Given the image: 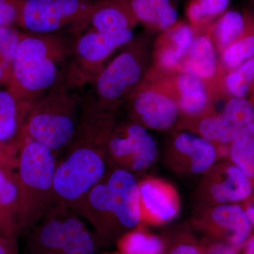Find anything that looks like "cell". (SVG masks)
<instances>
[{
    "instance_id": "1",
    "label": "cell",
    "mask_w": 254,
    "mask_h": 254,
    "mask_svg": "<svg viewBox=\"0 0 254 254\" xmlns=\"http://www.w3.org/2000/svg\"><path fill=\"white\" fill-rule=\"evenodd\" d=\"M114 111L88 95L83 100L77 130L57 166L55 203L73 208L104 177Z\"/></svg>"
},
{
    "instance_id": "2",
    "label": "cell",
    "mask_w": 254,
    "mask_h": 254,
    "mask_svg": "<svg viewBox=\"0 0 254 254\" xmlns=\"http://www.w3.org/2000/svg\"><path fill=\"white\" fill-rule=\"evenodd\" d=\"M72 48L56 33H23L6 90L25 113L34 100L64 80Z\"/></svg>"
},
{
    "instance_id": "3",
    "label": "cell",
    "mask_w": 254,
    "mask_h": 254,
    "mask_svg": "<svg viewBox=\"0 0 254 254\" xmlns=\"http://www.w3.org/2000/svg\"><path fill=\"white\" fill-rule=\"evenodd\" d=\"M73 209L93 227L97 244L104 242L116 229L130 230L141 221L139 186L130 172H106Z\"/></svg>"
},
{
    "instance_id": "4",
    "label": "cell",
    "mask_w": 254,
    "mask_h": 254,
    "mask_svg": "<svg viewBox=\"0 0 254 254\" xmlns=\"http://www.w3.org/2000/svg\"><path fill=\"white\" fill-rule=\"evenodd\" d=\"M16 171L18 190V232H29L55 203L58 162L48 147L20 133Z\"/></svg>"
},
{
    "instance_id": "5",
    "label": "cell",
    "mask_w": 254,
    "mask_h": 254,
    "mask_svg": "<svg viewBox=\"0 0 254 254\" xmlns=\"http://www.w3.org/2000/svg\"><path fill=\"white\" fill-rule=\"evenodd\" d=\"M82 103L79 95L63 80L31 103L20 133L56 155L63 151L76 133Z\"/></svg>"
},
{
    "instance_id": "6",
    "label": "cell",
    "mask_w": 254,
    "mask_h": 254,
    "mask_svg": "<svg viewBox=\"0 0 254 254\" xmlns=\"http://www.w3.org/2000/svg\"><path fill=\"white\" fill-rule=\"evenodd\" d=\"M150 45L146 34L134 36L92 82L88 96L98 104L115 110L131 99L149 70L152 59Z\"/></svg>"
},
{
    "instance_id": "7",
    "label": "cell",
    "mask_w": 254,
    "mask_h": 254,
    "mask_svg": "<svg viewBox=\"0 0 254 254\" xmlns=\"http://www.w3.org/2000/svg\"><path fill=\"white\" fill-rule=\"evenodd\" d=\"M81 216L54 203L29 231L24 254H95L97 241Z\"/></svg>"
},
{
    "instance_id": "8",
    "label": "cell",
    "mask_w": 254,
    "mask_h": 254,
    "mask_svg": "<svg viewBox=\"0 0 254 254\" xmlns=\"http://www.w3.org/2000/svg\"><path fill=\"white\" fill-rule=\"evenodd\" d=\"M134 38L133 31L102 33L89 28L78 36L73 46L64 81L73 90L91 84L105 67L114 51Z\"/></svg>"
},
{
    "instance_id": "9",
    "label": "cell",
    "mask_w": 254,
    "mask_h": 254,
    "mask_svg": "<svg viewBox=\"0 0 254 254\" xmlns=\"http://www.w3.org/2000/svg\"><path fill=\"white\" fill-rule=\"evenodd\" d=\"M157 153L155 140L143 125L132 123L114 128L108 143V158L116 163L140 171L154 162Z\"/></svg>"
},
{
    "instance_id": "10",
    "label": "cell",
    "mask_w": 254,
    "mask_h": 254,
    "mask_svg": "<svg viewBox=\"0 0 254 254\" xmlns=\"http://www.w3.org/2000/svg\"><path fill=\"white\" fill-rule=\"evenodd\" d=\"M140 125L152 129L165 130L173 127L178 118L175 100L154 83L144 80L129 100Z\"/></svg>"
},
{
    "instance_id": "11",
    "label": "cell",
    "mask_w": 254,
    "mask_h": 254,
    "mask_svg": "<svg viewBox=\"0 0 254 254\" xmlns=\"http://www.w3.org/2000/svg\"><path fill=\"white\" fill-rule=\"evenodd\" d=\"M254 122V105L245 98H232L220 115L200 121V136L210 142L230 143L243 128Z\"/></svg>"
},
{
    "instance_id": "12",
    "label": "cell",
    "mask_w": 254,
    "mask_h": 254,
    "mask_svg": "<svg viewBox=\"0 0 254 254\" xmlns=\"http://www.w3.org/2000/svg\"><path fill=\"white\" fill-rule=\"evenodd\" d=\"M195 37L194 28L190 23L177 21L163 31L152 48L150 68H158L164 72L177 71Z\"/></svg>"
},
{
    "instance_id": "13",
    "label": "cell",
    "mask_w": 254,
    "mask_h": 254,
    "mask_svg": "<svg viewBox=\"0 0 254 254\" xmlns=\"http://www.w3.org/2000/svg\"><path fill=\"white\" fill-rule=\"evenodd\" d=\"M177 71L175 76L170 78V88H159L175 100L179 109L184 113L194 115L202 113L209 104V95L205 81L190 73Z\"/></svg>"
},
{
    "instance_id": "14",
    "label": "cell",
    "mask_w": 254,
    "mask_h": 254,
    "mask_svg": "<svg viewBox=\"0 0 254 254\" xmlns=\"http://www.w3.org/2000/svg\"><path fill=\"white\" fill-rule=\"evenodd\" d=\"M67 27L60 0H25L22 28L30 33H55Z\"/></svg>"
},
{
    "instance_id": "15",
    "label": "cell",
    "mask_w": 254,
    "mask_h": 254,
    "mask_svg": "<svg viewBox=\"0 0 254 254\" xmlns=\"http://www.w3.org/2000/svg\"><path fill=\"white\" fill-rule=\"evenodd\" d=\"M137 24L126 0H98L88 23L102 33L133 31Z\"/></svg>"
},
{
    "instance_id": "16",
    "label": "cell",
    "mask_w": 254,
    "mask_h": 254,
    "mask_svg": "<svg viewBox=\"0 0 254 254\" xmlns=\"http://www.w3.org/2000/svg\"><path fill=\"white\" fill-rule=\"evenodd\" d=\"M137 22L152 31H161L178 21L174 0H126Z\"/></svg>"
},
{
    "instance_id": "17",
    "label": "cell",
    "mask_w": 254,
    "mask_h": 254,
    "mask_svg": "<svg viewBox=\"0 0 254 254\" xmlns=\"http://www.w3.org/2000/svg\"><path fill=\"white\" fill-rule=\"evenodd\" d=\"M218 69L217 50L210 34L195 36L177 71L194 75L203 81L215 77Z\"/></svg>"
},
{
    "instance_id": "18",
    "label": "cell",
    "mask_w": 254,
    "mask_h": 254,
    "mask_svg": "<svg viewBox=\"0 0 254 254\" xmlns=\"http://www.w3.org/2000/svg\"><path fill=\"white\" fill-rule=\"evenodd\" d=\"M18 212L16 173L0 169V236L16 240Z\"/></svg>"
},
{
    "instance_id": "19",
    "label": "cell",
    "mask_w": 254,
    "mask_h": 254,
    "mask_svg": "<svg viewBox=\"0 0 254 254\" xmlns=\"http://www.w3.org/2000/svg\"><path fill=\"white\" fill-rule=\"evenodd\" d=\"M175 146L180 153L190 157V169L193 173H204L216 158V151L211 142L193 133L179 135L175 139Z\"/></svg>"
},
{
    "instance_id": "20",
    "label": "cell",
    "mask_w": 254,
    "mask_h": 254,
    "mask_svg": "<svg viewBox=\"0 0 254 254\" xmlns=\"http://www.w3.org/2000/svg\"><path fill=\"white\" fill-rule=\"evenodd\" d=\"M247 25V13L227 10L217 18L210 28V36L216 50L222 53L245 33Z\"/></svg>"
},
{
    "instance_id": "21",
    "label": "cell",
    "mask_w": 254,
    "mask_h": 254,
    "mask_svg": "<svg viewBox=\"0 0 254 254\" xmlns=\"http://www.w3.org/2000/svg\"><path fill=\"white\" fill-rule=\"evenodd\" d=\"M212 218L218 225L232 232L233 245H242L250 236L252 223L247 213L238 205H219L212 213Z\"/></svg>"
},
{
    "instance_id": "22",
    "label": "cell",
    "mask_w": 254,
    "mask_h": 254,
    "mask_svg": "<svg viewBox=\"0 0 254 254\" xmlns=\"http://www.w3.org/2000/svg\"><path fill=\"white\" fill-rule=\"evenodd\" d=\"M249 177L238 167H230L227 170L226 179L212 187L213 198L220 203L245 199L252 190Z\"/></svg>"
},
{
    "instance_id": "23",
    "label": "cell",
    "mask_w": 254,
    "mask_h": 254,
    "mask_svg": "<svg viewBox=\"0 0 254 254\" xmlns=\"http://www.w3.org/2000/svg\"><path fill=\"white\" fill-rule=\"evenodd\" d=\"M26 114L9 91H0V140L19 138Z\"/></svg>"
},
{
    "instance_id": "24",
    "label": "cell",
    "mask_w": 254,
    "mask_h": 254,
    "mask_svg": "<svg viewBox=\"0 0 254 254\" xmlns=\"http://www.w3.org/2000/svg\"><path fill=\"white\" fill-rule=\"evenodd\" d=\"M139 186L140 206L155 218L166 221L175 216L176 209L168 195L156 184L144 182Z\"/></svg>"
},
{
    "instance_id": "25",
    "label": "cell",
    "mask_w": 254,
    "mask_h": 254,
    "mask_svg": "<svg viewBox=\"0 0 254 254\" xmlns=\"http://www.w3.org/2000/svg\"><path fill=\"white\" fill-rule=\"evenodd\" d=\"M247 15L245 33L221 53L222 64L230 71L254 58V17L250 13Z\"/></svg>"
},
{
    "instance_id": "26",
    "label": "cell",
    "mask_w": 254,
    "mask_h": 254,
    "mask_svg": "<svg viewBox=\"0 0 254 254\" xmlns=\"http://www.w3.org/2000/svg\"><path fill=\"white\" fill-rule=\"evenodd\" d=\"M234 163L248 177H254V122L240 132L231 142Z\"/></svg>"
},
{
    "instance_id": "27",
    "label": "cell",
    "mask_w": 254,
    "mask_h": 254,
    "mask_svg": "<svg viewBox=\"0 0 254 254\" xmlns=\"http://www.w3.org/2000/svg\"><path fill=\"white\" fill-rule=\"evenodd\" d=\"M231 0H190L187 17L193 28L199 27L220 17L228 10Z\"/></svg>"
},
{
    "instance_id": "28",
    "label": "cell",
    "mask_w": 254,
    "mask_h": 254,
    "mask_svg": "<svg viewBox=\"0 0 254 254\" xmlns=\"http://www.w3.org/2000/svg\"><path fill=\"white\" fill-rule=\"evenodd\" d=\"M123 254H161L163 242L158 238L141 231L130 232L119 244Z\"/></svg>"
},
{
    "instance_id": "29",
    "label": "cell",
    "mask_w": 254,
    "mask_h": 254,
    "mask_svg": "<svg viewBox=\"0 0 254 254\" xmlns=\"http://www.w3.org/2000/svg\"><path fill=\"white\" fill-rule=\"evenodd\" d=\"M254 84V58L227 73L225 85L232 98H245Z\"/></svg>"
},
{
    "instance_id": "30",
    "label": "cell",
    "mask_w": 254,
    "mask_h": 254,
    "mask_svg": "<svg viewBox=\"0 0 254 254\" xmlns=\"http://www.w3.org/2000/svg\"><path fill=\"white\" fill-rule=\"evenodd\" d=\"M23 33L14 26H0V64L11 66Z\"/></svg>"
},
{
    "instance_id": "31",
    "label": "cell",
    "mask_w": 254,
    "mask_h": 254,
    "mask_svg": "<svg viewBox=\"0 0 254 254\" xmlns=\"http://www.w3.org/2000/svg\"><path fill=\"white\" fill-rule=\"evenodd\" d=\"M25 0H0V26L22 27Z\"/></svg>"
},
{
    "instance_id": "32",
    "label": "cell",
    "mask_w": 254,
    "mask_h": 254,
    "mask_svg": "<svg viewBox=\"0 0 254 254\" xmlns=\"http://www.w3.org/2000/svg\"><path fill=\"white\" fill-rule=\"evenodd\" d=\"M19 150V138L13 141L0 140V169L16 173Z\"/></svg>"
},
{
    "instance_id": "33",
    "label": "cell",
    "mask_w": 254,
    "mask_h": 254,
    "mask_svg": "<svg viewBox=\"0 0 254 254\" xmlns=\"http://www.w3.org/2000/svg\"><path fill=\"white\" fill-rule=\"evenodd\" d=\"M0 254H18L16 240L0 236Z\"/></svg>"
},
{
    "instance_id": "34",
    "label": "cell",
    "mask_w": 254,
    "mask_h": 254,
    "mask_svg": "<svg viewBox=\"0 0 254 254\" xmlns=\"http://www.w3.org/2000/svg\"><path fill=\"white\" fill-rule=\"evenodd\" d=\"M209 254H237V252L231 246L220 245L214 247Z\"/></svg>"
},
{
    "instance_id": "35",
    "label": "cell",
    "mask_w": 254,
    "mask_h": 254,
    "mask_svg": "<svg viewBox=\"0 0 254 254\" xmlns=\"http://www.w3.org/2000/svg\"><path fill=\"white\" fill-rule=\"evenodd\" d=\"M10 76H11V66H5L0 64V85L7 86Z\"/></svg>"
},
{
    "instance_id": "36",
    "label": "cell",
    "mask_w": 254,
    "mask_h": 254,
    "mask_svg": "<svg viewBox=\"0 0 254 254\" xmlns=\"http://www.w3.org/2000/svg\"><path fill=\"white\" fill-rule=\"evenodd\" d=\"M171 254H200L199 251L194 247L190 245H182L177 247Z\"/></svg>"
},
{
    "instance_id": "37",
    "label": "cell",
    "mask_w": 254,
    "mask_h": 254,
    "mask_svg": "<svg viewBox=\"0 0 254 254\" xmlns=\"http://www.w3.org/2000/svg\"><path fill=\"white\" fill-rule=\"evenodd\" d=\"M246 213H247V217H248L251 223L253 224L254 225V207L248 208L247 211H246Z\"/></svg>"
},
{
    "instance_id": "38",
    "label": "cell",
    "mask_w": 254,
    "mask_h": 254,
    "mask_svg": "<svg viewBox=\"0 0 254 254\" xmlns=\"http://www.w3.org/2000/svg\"><path fill=\"white\" fill-rule=\"evenodd\" d=\"M247 254H254V237L250 241L247 245Z\"/></svg>"
},
{
    "instance_id": "39",
    "label": "cell",
    "mask_w": 254,
    "mask_h": 254,
    "mask_svg": "<svg viewBox=\"0 0 254 254\" xmlns=\"http://www.w3.org/2000/svg\"><path fill=\"white\" fill-rule=\"evenodd\" d=\"M252 4H253V6H254V0H252Z\"/></svg>"
}]
</instances>
